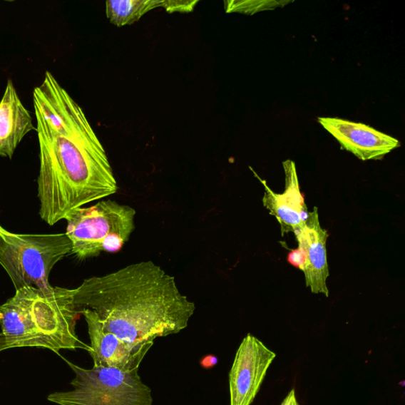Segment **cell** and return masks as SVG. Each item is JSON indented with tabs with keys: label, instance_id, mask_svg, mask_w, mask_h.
Wrapping results in <instances>:
<instances>
[{
	"label": "cell",
	"instance_id": "6da1fadb",
	"mask_svg": "<svg viewBox=\"0 0 405 405\" xmlns=\"http://www.w3.org/2000/svg\"><path fill=\"white\" fill-rule=\"evenodd\" d=\"M40 148L39 214L50 226L118 190L106 150L83 110L50 71L34 91Z\"/></svg>",
	"mask_w": 405,
	"mask_h": 405
},
{
	"label": "cell",
	"instance_id": "7a4b0ae2",
	"mask_svg": "<svg viewBox=\"0 0 405 405\" xmlns=\"http://www.w3.org/2000/svg\"><path fill=\"white\" fill-rule=\"evenodd\" d=\"M75 291L81 311L92 310L108 332L133 344L178 334L196 309L175 278L150 260L86 279Z\"/></svg>",
	"mask_w": 405,
	"mask_h": 405
},
{
	"label": "cell",
	"instance_id": "3957f363",
	"mask_svg": "<svg viewBox=\"0 0 405 405\" xmlns=\"http://www.w3.org/2000/svg\"><path fill=\"white\" fill-rule=\"evenodd\" d=\"M75 289L26 287L0 306V352L18 348L61 350L91 347L78 339L76 327L81 311Z\"/></svg>",
	"mask_w": 405,
	"mask_h": 405
},
{
	"label": "cell",
	"instance_id": "277c9868",
	"mask_svg": "<svg viewBox=\"0 0 405 405\" xmlns=\"http://www.w3.org/2000/svg\"><path fill=\"white\" fill-rule=\"evenodd\" d=\"M135 215L133 207L111 200L71 210L64 218L71 253L83 260L119 252L135 230Z\"/></svg>",
	"mask_w": 405,
	"mask_h": 405
},
{
	"label": "cell",
	"instance_id": "5b68a950",
	"mask_svg": "<svg viewBox=\"0 0 405 405\" xmlns=\"http://www.w3.org/2000/svg\"><path fill=\"white\" fill-rule=\"evenodd\" d=\"M70 253L71 243L66 233L16 234L0 224V265L16 291L26 287L44 291L52 288L48 283L51 272Z\"/></svg>",
	"mask_w": 405,
	"mask_h": 405
},
{
	"label": "cell",
	"instance_id": "8992f818",
	"mask_svg": "<svg viewBox=\"0 0 405 405\" xmlns=\"http://www.w3.org/2000/svg\"><path fill=\"white\" fill-rule=\"evenodd\" d=\"M66 363L76 374L68 392L51 394L48 401L59 405H152L149 386L139 375V366L84 369Z\"/></svg>",
	"mask_w": 405,
	"mask_h": 405
},
{
	"label": "cell",
	"instance_id": "52a82bcc",
	"mask_svg": "<svg viewBox=\"0 0 405 405\" xmlns=\"http://www.w3.org/2000/svg\"><path fill=\"white\" fill-rule=\"evenodd\" d=\"M294 235L299 247L288 253V262L304 273L306 285L311 292L329 297L327 284L329 277L327 252L329 233L321 226L317 207L309 212L305 225Z\"/></svg>",
	"mask_w": 405,
	"mask_h": 405
},
{
	"label": "cell",
	"instance_id": "ba28073f",
	"mask_svg": "<svg viewBox=\"0 0 405 405\" xmlns=\"http://www.w3.org/2000/svg\"><path fill=\"white\" fill-rule=\"evenodd\" d=\"M276 357L255 336L243 339L229 374L230 405H251Z\"/></svg>",
	"mask_w": 405,
	"mask_h": 405
},
{
	"label": "cell",
	"instance_id": "9c48e42d",
	"mask_svg": "<svg viewBox=\"0 0 405 405\" xmlns=\"http://www.w3.org/2000/svg\"><path fill=\"white\" fill-rule=\"evenodd\" d=\"M91 339L93 366L130 369L140 366L154 342L133 344L108 332L95 312L83 309Z\"/></svg>",
	"mask_w": 405,
	"mask_h": 405
},
{
	"label": "cell",
	"instance_id": "30bf717a",
	"mask_svg": "<svg viewBox=\"0 0 405 405\" xmlns=\"http://www.w3.org/2000/svg\"><path fill=\"white\" fill-rule=\"evenodd\" d=\"M318 122L342 149L362 161L379 160L401 145L394 137L360 123L332 118H318Z\"/></svg>",
	"mask_w": 405,
	"mask_h": 405
},
{
	"label": "cell",
	"instance_id": "8fae6325",
	"mask_svg": "<svg viewBox=\"0 0 405 405\" xmlns=\"http://www.w3.org/2000/svg\"><path fill=\"white\" fill-rule=\"evenodd\" d=\"M285 173V190L283 193L273 192L265 180L256 177L265 187L263 205L270 215L276 217L280 223L282 236L289 232L294 234L301 230L308 219L309 211L305 197L300 191V185L295 163L292 160L283 163Z\"/></svg>",
	"mask_w": 405,
	"mask_h": 405
},
{
	"label": "cell",
	"instance_id": "7c38bea8",
	"mask_svg": "<svg viewBox=\"0 0 405 405\" xmlns=\"http://www.w3.org/2000/svg\"><path fill=\"white\" fill-rule=\"evenodd\" d=\"M35 129L31 113L9 79L0 101V156L11 159L21 140Z\"/></svg>",
	"mask_w": 405,
	"mask_h": 405
},
{
	"label": "cell",
	"instance_id": "4fadbf2b",
	"mask_svg": "<svg viewBox=\"0 0 405 405\" xmlns=\"http://www.w3.org/2000/svg\"><path fill=\"white\" fill-rule=\"evenodd\" d=\"M163 0H108L106 16L116 26L132 25L144 14L163 7Z\"/></svg>",
	"mask_w": 405,
	"mask_h": 405
},
{
	"label": "cell",
	"instance_id": "5bb4252c",
	"mask_svg": "<svg viewBox=\"0 0 405 405\" xmlns=\"http://www.w3.org/2000/svg\"><path fill=\"white\" fill-rule=\"evenodd\" d=\"M290 1H225V11L227 13H241L245 14H253L259 11L272 10L281 6H284Z\"/></svg>",
	"mask_w": 405,
	"mask_h": 405
},
{
	"label": "cell",
	"instance_id": "9a60e30c",
	"mask_svg": "<svg viewBox=\"0 0 405 405\" xmlns=\"http://www.w3.org/2000/svg\"><path fill=\"white\" fill-rule=\"evenodd\" d=\"M199 3L198 0H193V1H187V0H163V7L169 13H189L194 10L195 6Z\"/></svg>",
	"mask_w": 405,
	"mask_h": 405
},
{
	"label": "cell",
	"instance_id": "2e32d148",
	"mask_svg": "<svg viewBox=\"0 0 405 405\" xmlns=\"http://www.w3.org/2000/svg\"><path fill=\"white\" fill-rule=\"evenodd\" d=\"M217 363H218V359H217L214 356H212V354H210V356L207 357H205L200 361V364L204 368H212L215 366Z\"/></svg>",
	"mask_w": 405,
	"mask_h": 405
},
{
	"label": "cell",
	"instance_id": "e0dca14e",
	"mask_svg": "<svg viewBox=\"0 0 405 405\" xmlns=\"http://www.w3.org/2000/svg\"><path fill=\"white\" fill-rule=\"evenodd\" d=\"M281 405H299L297 399H296L294 389H292L291 391L289 392Z\"/></svg>",
	"mask_w": 405,
	"mask_h": 405
}]
</instances>
